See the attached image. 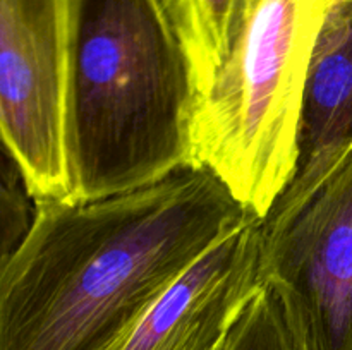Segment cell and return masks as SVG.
<instances>
[{
  "mask_svg": "<svg viewBox=\"0 0 352 350\" xmlns=\"http://www.w3.org/2000/svg\"><path fill=\"white\" fill-rule=\"evenodd\" d=\"M254 218L196 165L107 198L36 201L30 230L0 259V350H110Z\"/></svg>",
  "mask_w": 352,
  "mask_h": 350,
  "instance_id": "6da1fadb",
  "label": "cell"
},
{
  "mask_svg": "<svg viewBox=\"0 0 352 350\" xmlns=\"http://www.w3.org/2000/svg\"><path fill=\"white\" fill-rule=\"evenodd\" d=\"M196 108L191 65L160 0H71L74 199L192 165Z\"/></svg>",
  "mask_w": 352,
  "mask_h": 350,
  "instance_id": "7a4b0ae2",
  "label": "cell"
},
{
  "mask_svg": "<svg viewBox=\"0 0 352 350\" xmlns=\"http://www.w3.org/2000/svg\"><path fill=\"white\" fill-rule=\"evenodd\" d=\"M337 0H239L229 54L192 124V165L263 220L298 160L311 55Z\"/></svg>",
  "mask_w": 352,
  "mask_h": 350,
  "instance_id": "3957f363",
  "label": "cell"
},
{
  "mask_svg": "<svg viewBox=\"0 0 352 350\" xmlns=\"http://www.w3.org/2000/svg\"><path fill=\"white\" fill-rule=\"evenodd\" d=\"M0 136L34 201L74 199L71 0H0Z\"/></svg>",
  "mask_w": 352,
  "mask_h": 350,
  "instance_id": "277c9868",
  "label": "cell"
},
{
  "mask_svg": "<svg viewBox=\"0 0 352 350\" xmlns=\"http://www.w3.org/2000/svg\"><path fill=\"white\" fill-rule=\"evenodd\" d=\"M261 226V281L308 350H352V153L285 218Z\"/></svg>",
  "mask_w": 352,
  "mask_h": 350,
  "instance_id": "5b68a950",
  "label": "cell"
},
{
  "mask_svg": "<svg viewBox=\"0 0 352 350\" xmlns=\"http://www.w3.org/2000/svg\"><path fill=\"white\" fill-rule=\"evenodd\" d=\"M261 220L196 261L110 350H220L261 281Z\"/></svg>",
  "mask_w": 352,
  "mask_h": 350,
  "instance_id": "8992f818",
  "label": "cell"
},
{
  "mask_svg": "<svg viewBox=\"0 0 352 350\" xmlns=\"http://www.w3.org/2000/svg\"><path fill=\"white\" fill-rule=\"evenodd\" d=\"M352 153V0L332 5L311 55L291 182L261 222L299 208Z\"/></svg>",
  "mask_w": 352,
  "mask_h": 350,
  "instance_id": "52a82bcc",
  "label": "cell"
},
{
  "mask_svg": "<svg viewBox=\"0 0 352 350\" xmlns=\"http://www.w3.org/2000/svg\"><path fill=\"white\" fill-rule=\"evenodd\" d=\"M181 40L198 103L208 93L223 58L229 54L236 30L239 0H160Z\"/></svg>",
  "mask_w": 352,
  "mask_h": 350,
  "instance_id": "ba28073f",
  "label": "cell"
},
{
  "mask_svg": "<svg viewBox=\"0 0 352 350\" xmlns=\"http://www.w3.org/2000/svg\"><path fill=\"white\" fill-rule=\"evenodd\" d=\"M220 350H308L284 299L260 281Z\"/></svg>",
  "mask_w": 352,
  "mask_h": 350,
  "instance_id": "9c48e42d",
  "label": "cell"
},
{
  "mask_svg": "<svg viewBox=\"0 0 352 350\" xmlns=\"http://www.w3.org/2000/svg\"><path fill=\"white\" fill-rule=\"evenodd\" d=\"M36 201L19 165L0 136V259L21 242L33 223Z\"/></svg>",
  "mask_w": 352,
  "mask_h": 350,
  "instance_id": "30bf717a",
  "label": "cell"
}]
</instances>
